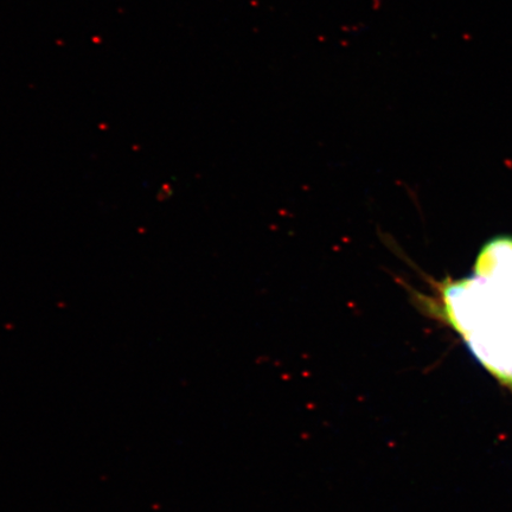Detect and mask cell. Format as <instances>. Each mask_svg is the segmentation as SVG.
I'll return each mask as SVG.
<instances>
[{
	"instance_id": "1",
	"label": "cell",
	"mask_w": 512,
	"mask_h": 512,
	"mask_svg": "<svg viewBox=\"0 0 512 512\" xmlns=\"http://www.w3.org/2000/svg\"><path fill=\"white\" fill-rule=\"evenodd\" d=\"M432 286L430 296L411 290L413 303L451 326L476 361L512 392V280L475 272Z\"/></svg>"
}]
</instances>
